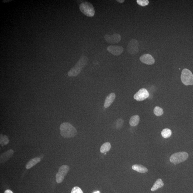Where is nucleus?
Wrapping results in <instances>:
<instances>
[{
	"label": "nucleus",
	"instance_id": "17",
	"mask_svg": "<svg viewBox=\"0 0 193 193\" xmlns=\"http://www.w3.org/2000/svg\"><path fill=\"white\" fill-rule=\"evenodd\" d=\"M140 121V118L139 116L138 115L133 116L130 118L129 121L130 124L131 126L135 127L138 125Z\"/></svg>",
	"mask_w": 193,
	"mask_h": 193
},
{
	"label": "nucleus",
	"instance_id": "26",
	"mask_svg": "<svg viewBox=\"0 0 193 193\" xmlns=\"http://www.w3.org/2000/svg\"><path fill=\"white\" fill-rule=\"evenodd\" d=\"M117 1L119 3H123L125 2L124 0H117Z\"/></svg>",
	"mask_w": 193,
	"mask_h": 193
},
{
	"label": "nucleus",
	"instance_id": "2",
	"mask_svg": "<svg viewBox=\"0 0 193 193\" xmlns=\"http://www.w3.org/2000/svg\"><path fill=\"white\" fill-rule=\"evenodd\" d=\"M88 61V59L86 56L82 57L75 66L68 72V76L70 77H75L78 75L83 68L87 64Z\"/></svg>",
	"mask_w": 193,
	"mask_h": 193
},
{
	"label": "nucleus",
	"instance_id": "18",
	"mask_svg": "<svg viewBox=\"0 0 193 193\" xmlns=\"http://www.w3.org/2000/svg\"><path fill=\"white\" fill-rule=\"evenodd\" d=\"M111 147L110 143L106 142L103 144L100 148V152L102 153H105L108 152L111 149Z\"/></svg>",
	"mask_w": 193,
	"mask_h": 193
},
{
	"label": "nucleus",
	"instance_id": "11",
	"mask_svg": "<svg viewBox=\"0 0 193 193\" xmlns=\"http://www.w3.org/2000/svg\"><path fill=\"white\" fill-rule=\"evenodd\" d=\"M104 37L108 43L111 44L117 43L121 39V36L118 34H115L111 36L105 35Z\"/></svg>",
	"mask_w": 193,
	"mask_h": 193
},
{
	"label": "nucleus",
	"instance_id": "8",
	"mask_svg": "<svg viewBox=\"0 0 193 193\" xmlns=\"http://www.w3.org/2000/svg\"><path fill=\"white\" fill-rule=\"evenodd\" d=\"M149 96V93L145 88H142L136 93L134 98L138 101H141L146 99Z\"/></svg>",
	"mask_w": 193,
	"mask_h": 193
},
{
	"label": "nucleus",
	"instance_id": "24",
	"mask_svg": "<svg viewBox=\"0 0 193 193\" xmlns=\"http://www.w3.org/2000/svg\"><path fill=\"white\" fill-rule=\"evenodd\" d=\"M71 193H83L80 188L75 186L74 187L71 191Z\"/></svg>",
	"mask_w": 193,
	"mask_h": 193
},
{
	"label": "nucleus",
	"instance_id": "19",
	"mask_svg": "<svg viewBox=\"0 0 193 193\" xmlns=\"http://www.w3.org/2000/svg\"><path fill=\"white\" fill-rule=\"evenodd\" d=\"M161 135L164 138H169L172 135L171 131L170 129L165 128L162 131Z\"/></svg>",
	"mask_w": 193,
	"mask_h": 193
},
{
	"label": "nucleus",
	"instance_id": "6",
	"mask_svg": "<svg viewBox=\"0 0 193 193\" xmlns=\"http://www.w3.org/2000/svg\"><path fill=\"white\" fill-rule=\"evenodd\" d=\"M70 167L67 165H64L62 166L58 170V172L56 175V181L58 184L63 181L64 177L67 174Z\"/></svg>",
	"mask_w": 193,
	"mask_h": 193
},
{
	"label": "nucleus",
	"instance_id": "20",
	"mask_svg": "<svg viewBox=\"0 0 193 193\" xmlns=\"http://www.w3.org/2000/svg\"><path fill=\"white\" fill-rule=\"evenodd\" d=\"M153 112H154L155 115L157 116H161L164 113V111H163L162 109L160 107H158V106L154 108Z\"/></svg>",
	"mask_w": 193,
	"mask_h": 193
},
{
	"label": "nucleus",
	"instance_id": "22",
	"mask_svg": "<svg viewBox=\"0 0 193 193\" xmlns=\"http://www.w3.org/2000/svg\"><path fill=\"white\" fill-rule=\"evenodd\" d=\"M124 124V121L122 119H119L116 121V127L118 130H120L123 127Z\"/></svg>",
	"mask_w": 193,
	"mask_h": 193
},
{
	"label": "nucleus",
	"instance_id": "4",
	"mask_svg": "<svg viewBox=\"0 0 193 193\" xmlns=\"http://www.w3.org/2000/svg\"><path fill=\"white\" fill-rule=\"evenodd\" d=\"M80 9L82 13L89 17H92L95 14V9L90 2H83L80 5Z\"/></svg>",
	"mask_w": 193,
	"mask_h": 193
},
{
	"label": "nucleus",
	"instance_id": "12",
	"mask_svg": "<svg viewBox=\"0 0 193 193\" xmlns=\"http://www.w3.org/2000/svg\"><path fill=\"white\" fill-rule=\"evenodd\" d=\"M14 151L12 150H9L4 152L1 155V163L5 162L9 159L13 155Z\"/></svg>",
	"mask_w": 193,
	"mask_h": 193
},
{
	"label": "nucleus",
	"instance_id": "27",
	"mask_svg": "<svg viewBox=\"0 0 193 193\" xmlns=\"http://www.w3.org/2000/svg\"><path fill=\"white\" fill-rule=\"evenodd\" d=\"M100 193V192H99V191H96V192H94V193Z\"/></svg>",
	"mask_w": 193,
	"mask_h": 193
},
{
	"label": "nucleus",
	"instance_id": "13",
	"mask_svg": "<svg viewBox=\"0 0 193 193\" xmlns=\"http://www.w3.org/2000/svg\"><path fill=\"white\" fill-rule=\"evenodd\" d=\"M116 95L114 93H111L106 98L104 103V107L106 108L109 107L114 101Z\"/></svg>",
	"mask_w": 193,
	"mask_h": 193
},
{
	"label": "nucleus",
	"instance_id": "1",
	"mask_svg": "<svg viewBox=\"0 0 193 193\" xmlns=\"http://www.w3.org/2000/svg\"><path fill=\"white\" fill-rule=\"evenodd\" d=\"M61 134L64 138H71L75 137L77 133L76 128L68 122L62 124L60 126Z\"/></svg>",
	"mask_w": 193,
	"mask_h": 193
},
{
	"label": "nucleus",
	"instance_id": "23",
	"mask_svg": "<svg viewBox=\"0 0 193 193\" xmlns=\"http://www.w3.org/2000/svg\"><path fill=\"white\" fill-rule=\"evenodd\" d=\"M137 2L139 5L144 7L148 5L149 3L148 0H137Z\"/></svg>",
	"mask_w": 193,
	"mask_h": 193
},
{
	"label": "nucleus",
	"instance_id": "25",
	"mask_svg": "<svg viewBox=\"0 0 193 193\" xmlns=\"http://www.w3.org/2000/svg\"><path fill=\"white\" fill-rule=\"evenodd\" d=\"M4 193H13V192L10 190H7L5 191Z\"/></svg>",
	"mask_w": 193,
	"mask_h": 193
},
{
	"label": "nucleus",
	"instance_id": "15",
	"mask_svg": "<svg viewBox=\"0 0 193 193\" xmlns=\"http://www.w3.org/2000/svg\"><path fill=\"white\" fill-rule=\"evenodd\" d=\"M41 160L40 158L36 157L33 158L30 160L27 163V164L26 165V167L27 169H29L34 166L36 165L37 164H38L39 162H40Z\"/></svg>",
	"mask_w": 193,
	"mask_h": 193
},
{
	"label": "nucleus",
	"instance_id": "21",
	"mask_svg": "<svg viewBox=\"0 0 193 193\" xmlns=\"http://www.w3.org/2000/svg\"><path fill=\"white\" fill-rule=\"evenodd\" d=\"M9 142V140L7 136H3L2 134L1 135V145L2 146L8 144Z\"/></svg>",
	"mask_w": 193,
	"mask_h": 193
},
{
	"label": "nucleus",
	"instance_id": "14",
	"mask_svg": "<svg viewBox=\"0 0 193 193\" xmlns=\"http://www.w3.org/2000/svg\"><path fill=\"white\" fill-rule=\"evenodd\" d=\"M132 169L133 170L140 173H146L148 171L147 168L141 165H134L132 166Z\"/></svg>",
	"mask_w": 193,
	"mask_h": 193
},
{
	"label": "nucleus",
	"instance_id": "10",
	"mask_svg": "<svg viewBox=\"0 0 193 193\" xmlns=\"http://www.w3.org/2000/svg\"><path fill=\"white\" fill-rule=\"evenodd\" d=\"M140 59L142 62L148 65H152L155 62L154 58L149 54H143L141 56Z\"/></svg>",
	"mask_w": 193,
	"mask_h": 193
},
{
	"label": "nucleus",
	"instance_id": "3",
	"mask_svg": "<svg viewBox=\"0 0 193 193\" xmlns=\"http://www.w3.org/2000/svg\"><path fill=\"white\" fill-rule=\"evenodd\" d=\"M189 157V154L186 152H180L172 154L170 158V161L175 164L184 162Z\"/></svg>",
	"mask_w": 193,
	"mask_h": 193
},
{
	"label": "nucleus",
	"instance_id": "9",
	"mask_svg": "<svg viewBox=\"0 0 193 193\" xmlns=\"http://www.w3.org/2000/svg\"><path fill=\"white\" fill-rule=\"evenodd\" d=\"M107 50L113 55L118 56L123 53V47L118 46H110L107 47Z\"/></svg>",
	"mask_w": 193,
	"mask_h": 193
},
{
	"label": "nucleus",
	"instance_id": "5",
	"mask_svg": "<svg viewBox=\"0 0 193 193\" xmlns=\"http://www.w3.org/2000/svg\"><path fill=\"white\" fill-rule=\"evenodd\" d=\"M181 78L182 82L185 85H193V75L191 72L188 69L185 68L182 70Z\"/></svg>",
	"mask_w": 193,
	"mask_h": 193
},
{
	"label": "nucleus",
	"instance_id": "7",
	"mask_svg": "<svg viewBox=\"0 0 193 193\" xmlns=\"http://www.w3.org/2000/svg\"><path fill=\"white\" fill-rule=\"evenodd\" d=\"M139 43L135 39H132L129 43L127 47L128 53L131 54H137L139 52Z\"/></svg>",
	"mask_w": 193,
	"mask_h": 193
},
{
	"label": "nucleus",
	"instance_id": "16",
	"mask_svg": "<svg viewBox=\"0 0 193 193\" xmlns=\"http://www.w3.org/2000/svg\"><path fill=\"white\" fill-rule=\"evenodd\" d=\"M164 183L163 182L162 180L159 179L156 181L155 184L153 185V186L151 189V191H155L160 189L164 186Z\"/></svg>",
	"mask_w": 193,
	"mask_h": 193
}]
</instances>
